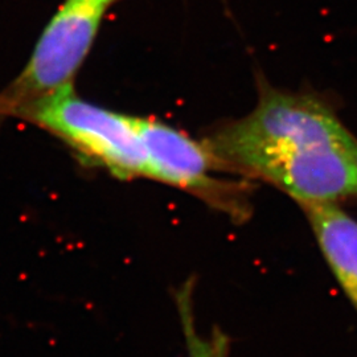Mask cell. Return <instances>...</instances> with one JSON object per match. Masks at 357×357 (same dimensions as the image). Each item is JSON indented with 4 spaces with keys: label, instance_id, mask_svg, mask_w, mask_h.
<instances>
[{
    "label": "cell",
    "instance_id": "cell-8",
    "mask_svg": "<svg viewBox=\"0 0 357 357\" xmlns=\"http://www.w3.org/2000/svg\"><path fill=\"white\" fill-rule=\"evenodd\" d=\"M100 1H101V3H103L105 6H107V7H109L110 4H113V3H115L116 0H100Z\"/></svg>",
    "mask_w": 357,
    "mask_h": 357
},
{
    "label": "cell",
    "instance_id": "cell-2",
    "mask_svg": "<svg viewBox=\"0 0 357 357\" xmlns=\"http://www.w3.org/2000/svg\"><path fill=\"white\" fill-rule=\"evenodd\" d=\"M15 116L51 131L85 159L118 178L147 176L135 118L88 102L72 88L28 105Z\"/></svg>",
    "mask_w": 357,
    "mask_h": 357
},
{
    "label": "cell",
    "instance_id": "cell-1",
    "mask_svg": "<svg viewBox=\"0 0 357 357\" xmlns=\"http://www.w3.org/2000/svg\"><path fill=\"white\" fill-rule=\"evenodd\" d=\"M354 139L324 101L261 81L255 110L205 143L220 165L264 178L306 205L357 196Z\"/></svg>",
    "mask_w": 357,
    "mask_h": 357
},
{
    "label": "cell",
    "instance_id": "cell-4",
    "mask_svg": "<svg viewBox=\"0 0 357 357\" xmlns=\"http://www.w3.org/2000/svg\"><path fill=\"white\" fill-rule=\"evenodd\" d=\"M146 153L147 176L197 193L212 203H224L230 193L211 176L218 160L206 143L155 119L135 118ZM228 205V204H227Z\"/></svg>",
    "mask_w": 357,
    "mask_h": 357
},
{
    "label": "cell",
    "instance_id": "cell-3",
    "mask_svg": "<svg viewBox=\"0 0 357 357\" xmlns=\"http://www.w3.org/2000/svg\"><path fill=\"white\" fill-rule=\"evenodd\" d=\"M106 10L100 0H65L43 31L23 72L0 93V113L15 115L31 103L72 88Z\"/></svg>",
    "mask_w": 357,
    "mask_h": 357
},
{
    "label": "cell",
    "instance_id": "cell-7",
    "mask_svg": "<svg viewBox=\"0 0 357 357\" xmlns=\"http://www.w3.org/2000/svg\"><path fill=\"white\" fill-rule=\"evenodd\" d=\"M352 153H354V158H355V162L357 165V139H354V146H352Z\"/></svg>",
    "mask_w": 357,
    "mask_h": 357
},
{
    "label": "cell",
    "instance_id": "cell-5",
    "mask_svg": "<svg viewBox=\"0 0 357 357\" xmlns=\"http://www.w3.org/2000/svg\"><path fill=\"white\" fill-rule=\"evenodd\" d=\"M320 250L357 311V221L336 203L302 205Z\"/></svg>",
    "mask_w": 357,
    "mask_h": 357
},
{
    "label": "cell",
    "instance_id": "cell-6",
    "mask_svg": "<svg viewBox=\"0 0 357 357\" xmlns=\"http://www.w3.org/2000/svg\"><path fill=\"white\" fill-rule=\"evenodd\" d=\"M176 302L188 357H229V339L221 328L215 327L209 335H202L196 330L191 283L181 287Z\"/></svg>",
    "mask_w": 357,
    "mask_h": 357
}]
</instances>
